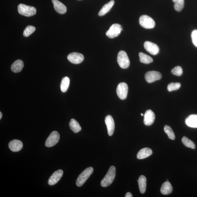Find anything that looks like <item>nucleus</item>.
Wrapping results in <instances>:
<instances>
[{
    "label": "nucleus",
    "mask_w": 197,
    "mask_h": 197,
    "mask_svg": "<svg viewBox=\"0 0 197 197\" xmlns=\"http://www.w3.org/2000/svg\"><path fill=\"white\" fill-rule=\"evenodd\" d=\"M141 116H143L144 115L142 113H141Z\"/></svg>",
    "instance_id": "obj_36"
},
{
    "label": "nucleus",
    "mask_w": 197,
    "mask_h": 197,
    "mask_svg": "<svg viewBox=\"0 0 197 197\" xmlns=\"http://www.w3.org/2000/svg\"><path fill=\"white\" fill-rule=\"evenodd\" d=\"M60 135L57 131L52 132L48 137L45 143V146L47 147H51L55 146L59 142Z\"/></svg>",
    "instance_id": "obj_7"
},
{
    "label": "nucleus",
    "mask_w": 197,
    "mask_h": 197,
    "mask_svg": "<svg viewBox=\"0 0 197 197\" xmlns=\"http://www.w3.org/2000/svg\"><path fill=\"white\" fill-rule=\"evenodd\" d=\"M192 41L194 45L197 47V30L193 31L191 34Z\"/></svg>",
    "instance_id": "obj_32"
},
{
    "label": "nucleus",
    "mask_w": 197,
    "mask_h": 197,
    "mask_svg": "<svg viewBox=\"0 0 197 197\" xmlns=\"http://www.w3.org/2000/svg\"><path fill=\"white\" fill-rule=\"evenodd\" d=\"M145 78L147 82L152 83L156 80H160L162 78V75L157 71H150L146 73Z\"/></svg>",
    "instance_id": "obj_9"
},
{
    "label": "nucleus",
    "mask_w": 197,
    "mask_h": 197,
    "mask_svg": "<svg viewBox=\"0 0 197 197\" xmlns=\"http://www.w3.org/2000/svg\"><path fill=\"white\" fill-rule=\"evenodd\" d=\"M55 10L60 14H64L67 12V7L58 0H52Z\"/></svg>",
    "instance_id": "obj_16"
},
{
    "label": "nucleus",
    "mask_w": 197,
    "mask_h": 197,
    "mask_svg": "<svg viewBox=\"0 0 197 197\" xmlns=\"http://www.w3.org/2000/svg\"><path fill=\"white\" fill-rule=\"evenodd\" d=\"M67 59L71 63L74 64H79L84 60V57L82 54L73 52L68 56Z\"/></svg>",
    "instance_id": "obj_10"
},
{
    "label": "nucleus",
    "mask_w": 197,
    "mask_h": 197,
    "mask_svg": "<svg viewBox=\"0 0 197 197\" xmlns=\"http://www.w3.org/2000/svg\"><path fill=\"white\" fill-rule=\"evenodd\" d=\"M125 197H132V195L130 192H127L125 195Z\"/></svg>",
    "instance_id": "obj_33"
},
{
    "label": "nucleus",
    "mask_w": 197,
    "mask_h": 197,
    "mask_svg": "<svg viewBox=\"0 0 197 197\" xmlns=\"http://www.w3.org/2000/svg\"><path fill=\"white\" fill-rule=\"evenodd\" d=\"M63 174V171L61 169H59L54 172L48 180V184L50 185H53L56 184L60 180Z\"/></svg>",
    "instance_id": "obj_13"
},
{
    "label": "nucleus",
    "mask_w": 197,
    "mask_h": 197,
    "mask_svg": "<svg viewBox=\"0 0 197 197\" xmlns=\"http://www.w3.org/2000/svg\"><path fill=\"white\" fill-rule=\"evenodd\" d=\"M18 12L20 14L26 17H31L35 15L36 9L34 7L23 4H20L18 7Z\"/></svg>",
    "instance_id": "obj_2"
},
{
    "label": "nucleus",
    "mask_w": 197,
    "mask_h": 197,
    "mask_svg": "<svg viewBox=\"0 0 197 197\" xmlns=\"http://www.w3.org/2000/svg\"><path fill=\"white\" fill-rule=\"evenodd\" d=\"M116 175V168L114 166H111L105 177L102 179L101 185L102 187H106L109 186L114 180Z\"/></svg>",
    "instance_id": "obj_1"
},
{
    "label": "nucleus",
    "mask_w": 197,
    "mask_h": 197,
    "mask_svg": "<svg viewBox=\"0 0 197 197\" xmlns=\"http://www.w3.org/2000/svg\"><path fill=\"white\" fill-rule=\"evenodd\" d=\"M174 6L175 10L177 11H180L184 7V0H176L175 2Z\"/></svg>",
    "instance_id": "obj_29"
},
{
    "label": "nucleus",
    "mask_w": 197,
    "mask_h": 197,
    "mask_svg": "<svg viewBox=\"0 0 197 197\" xmlns=\"http://www.w3.org/2000/svg\"><path fill=\"white\" fill-rule=\"evenodd\" d=\"M181 84L179 83H171L168 85L167 89L169 92L179 89L180 87Z\"/></svg>",
    "instance_id": "obj_30"
},
{
    "label": "nucleus",
    "mask_w": 197,
    "mask_h": 197,
    "mask_svg": "<svg viewBox=\"0 0 197 197\" xmlns=\"http://www.w3.org/2000/svg\"><path fill=\"white\" fill-rule=\"evenodd\" d=\"M171 73L173 75H176V76H180L183 73L182 69L180 66H178L172 69Z\"/></svg>",
    "instance_id": "obj_31"
},
{
    "label": "nucleus",
    "mask_w": 197,
    "mask_h": 197,
    "mask_svg": "<svg viewBox=\"0 0 197 197\" xmlns=\"http://www.w3.org/2000/svg\"><path fill=\"white\" fill-rule=\"evenodd\" d=\"M144 47L146 51L152 55H157L159 52V48L156 44L146 41L145 42Z\"/></svg>",
    "instance_id": "obj_12"
},
{
    "label": "nucleus",
    "mask_w": 197,
    "mask_h": 197,
    "mask_svg": "<svg viewBox=\"0 0 197 197\" xmlns=\"http://www.w3.org/2000/svg\"><path fill=\"white\" fill-rule=\"evenodd\" d=\"M93 168L91 167H88L84 170L79 175L76 181L77 186L80 187L82 186L87 180L90 177L93 172Z\"/></svg>",
    "instance_id": "obj_3"
},
{
    "label": "nucleus",
    "mask_w": 197,
    "mask_h": 197,
    "mask_svg": "<svg viewBox=\"0 0 197 197\" xmlns=\"http://www.w3.org/2000/svg\"><path fill=\"white\" fill-rule=\"evenodd\" d=\"M128 87L126 83H121L118 85L117 94L118 97L121 100L126 98L128 94Z\"/></svg>",
    "instance_id": "obj_8"
},
{
    "label": "nucleus",
    "mask_w": 197,
    "mask_h": 197,
    "mask_svg": "<svg viewBox=\"0 0 197 197\" xmlns=\"http://www.w3.org/2000/svg\"><path fill=\"white\" fill-rule=\"evenodd\" d=\"M2 114L1 112H0V119L2 118Z\"/></svg>",
    "instance_id": "obj_34"
},
{
    "label": "nucleus",
    "mask_w": 197,
    "mask_h": 197,
    "mask_svg": "<svg viewBox=\"0 0 197 197\" xmlns=\"http://www.w3.org/2000/svg\"><path fill=\"white\" fill-rule=\"evenodd\" d=\"M139 56L141 62L143 63L149 64L153 61V59L151 57L143 53H139Z\"/></svg>",
    "instance_id": "obj_24"
},
{
    "label": "nucleus",
    "mask_w": 197,
    "mask_h": 197,
    "mask_svg": "<svg viewBox=\"0 0 197 197\" xmlns=\"http://www.w3.org/2000/svg\"><path fill=\"white\" fill-rule=\"evenodd\" d=\"M70 83V79L68 77L63 78L61 80L60 84V88L61 91L65 92L67 91L69 88Z\"/></svg>",
    "instance_id": "obj_25"
},
{
    "label": "nucleus",
    "mask_w": 197,
    "mask_h": 197,
    "mask_svg": "<svg viewBox=\"0 0 197 197\" xmlns=\"http://www.w3.org/2000/svg\"><path fill=\"white\" fill-rule=\"evenodd\" d=\"M161 192L164 195H168L170 194L172 191V187L170 183L167 181L164 182L161 187Z\"/></svg>",
    "instance_id": "obj_21"
},
{
    "label": "nucleus",
    "mask_w": 197,
    "mask_h": 197,
    "mask_svg": "<svg viewBox=\"0 0 197 197\" xmlns=\"http://www.w3.org/2000/svg\"><path fill=\"white\" fill-rule=\"evenodd\" d=\"M115 2L113 0H111L109 2L106 4L104 5L102 8L100 10L99 12L98 13V15L99 16H102L107 13L111 9L113 6Z\"/></svg>",
    "instance_id": "obj_20"
},
{
    "label": "nucleus",
    "mask_w": 197,
    "mask_h": 197,
    "mask_svg": "<svg viewBox=\"0 0 197 197\" xmlns=\"http://www.w3.org/2000/svg\"><path fill=\"white\" fill-rule=\"evenodd\" d=\"M105 122L107 126L108 135L110 136H112L115 130V123L113 118L110 115L106 116Z\"/></svg>",
    "instance_id": "obj_11"
},
{
    "label": "nucleus",
    "mask_w": 197,
    "mask_h": 197,
    "mask_svg": "<svg viewBox=\"0 0 197 197\" xmlns=\"http://www.w3.org/2000/svg\"><path fill=\"white\" fill-rule=\"evenodd\" d=\"M176 1V0H172V1H173V2H175Z\"/></svg>",
    "instance_id": "obj_35"
},
{
    "label": "nucleus",
    "mask_w": 197,
    "mask_h": 197,
    "mask_svg": "<svg viewBox=\"0 0 197 197\" xmlns=\"http://www.w3.org/2000/svg\"><path fill=\"white\" fill-rule=\"evenodd\" d=\"M36 30L35 27L31 25H29L26 27L24 30L23 35L25 37H28L34 32Z\"/></svg>",
    "instance_id": "obj_28"
},
{
    "label": "nucleus",
    "mask_w": 197,
    "mask_h": 197,
    "mask_svg": "<svg viewBox=\"0 0 197 197\" xmlns=\"http://www.w3.org/2000/svg\"><path fill=\"white\" fill-rule=\"evenodd\" d=\"M117 62L120 67L123 69L127 68L130 64L128 56L126 53L123 51L119 52L117 56Z\"/></svg>",
    "instance_id": "obj_4"
},
{
    "label": "nucleus",
    "mask_w": 197,
    "mask_h": 197,
    "mask_svg": "<svg viewBox=\"0 0 197 197\" xmlns=\"http://www.w3.org/2000/svg\"><path fill=\"white\" fill-rule=\"evenodd\" d=\"M185 123L189 127L197 128V115L189 116L185 120Z\"/></svg>",
    "instance_id": "obj_19"
},
{
    "label": "nucleus",
    "mask_w": 197,
    "mask_h": 197,
    "mask_svg": "<svg viewBox=\"0 0 197 197\" xmlns=\"http://www.w3.org/2000/svg\"><path fill=\"white\" fill-rule=\"evenodd\" d=\"M182 142L185 146L189 148L194 149L195 148V145L194 142L190 140L186 137H183L182 138Z\"/></svg>",
    "instance_id": "obj_26"
},
{
    "label": "nucleus",
    "mask_w": 197,
    "mask_h": 197,
    "mask_svg": "<svg viewBox=\"0 0 197 197\" xmlns=\"http://www.w3.org/2000/svg\"><path fill=\"white\" fill-rule=\"evenodd\" d=\"M122 30V28L121 25L118 24H114L106 32V35L108 37L114 38L118 36Z\"/></svg>",
    "instance_id": "obj_6"
},
{
    "label": "nucleus",
    "mask_w": 197,
    "mask_h": 197,
    "mask_svg": "<svg viewBox=\"0 0 197 197\" xmlns=\"http://www.w3.org/2000/svg\"><path fill=\"white\" fill-rule=\"evenodd\" d=\"M69 126L71 130L75 133H78L82 130V128L79 123L74 119L71 120Z\"/></svg>",
    "instance_id": "obj_23"
},
{
    "label": "nucleus",
    "mask_w": 197,
    "mask_h": 197,
    "mask_svg": "<svg viewBox=\"0 0 197 197\" xmlns=\"http://www.w3.org/2000/svg\"><path fill=\"white\" fill-rule=\"evenodd\" d=\"M164 130L170 139L172 140H175V135L170 127L168 125L165 126L164 127Z\"/></svg>",
    "instance_id": "obj_27"
},
{
    "label": "nucleus",
    "mask_w": 197,
    "mask_h": 197,
    "mask_svg": "<svg viewBox=\"0 0 197 197\" xmlns=\"http://www.w3.org/2000/svg\"><path fill=\"white\" fill-rule=\"evenodd\" d=\"M137 181L140 192L141 194H144L146 190V177L144 175H141L139 177Z\"/></svg>",
    "instance_id": "obj_22"
},
{
    "label": "nucleus",
    "mask_w": 197,
    "mask_h": 197,
    "mask_svg": "<svg viewBox=\"0 0 197 197\" xmlns=\"http://www.w3.org/2000/svg\"><path fill=\"white\" fill-rule=\"evenodd\" d=\"M141 26L147 29L153 28L155 25L154 21L151 17L147 15H142L139 19Z\"/></svg>",
    "instance_id": "obj_5"
},
{
    "label": "nucleus",
    "mask_w": 197,
    "mask_h": 197,
    "mask_svg": "<svg viewBox=\"0 0 197 197\" xmlns=\"http://www.w3.org/2000/svg\"><path fill=\"white\" fill-rule=\"evenodd\" d=\"M144 117V122L146 126L152 125L155 120V114L153 111L150 110H147L145 112Z\"/></svg>",
    "instance_id": "obj_14"
},
{
    "label": "nucleus",
    "mask_w": 197,
    "mask_h": 197,
    "mask_svg": "<svg viewBox=\"0 0 197 197\" xmlns=\"http://www.w3.org/2000/svg\"><path fill=\"white\" fill-rule=\"evenodd\" d=\"M23 144L22 141L18 140H14L10 142L9 147L11 151L18 152L22 149Z\"/></svg>",
    "instance_id": "obj_15"
},
{
    "label": "nucleus",
    "mask_w": 197,
    "mask_h": 197,
    "mask_svg": "<svg viewBox=\"0 0 197 197\" xmlns=\"http://www.w3.org/2000/svg\"><path fill=\"white\" fill-rule=\"evenodd\" d=\"M152 150L149 148H145L142 149L137 154V158L138 159H143L152 155Z\"/></svg>",
    "instance_id": "obj_17"
},
{
    "label": "nucleus",
    "mask_w": 197,
    "mask_h": 197,
    "mask_svg": "<svg viewBox=\"0 0 197 197\" xmlns=\"http://www.w3.org/2000/svg\"><path fill=\"white\" fill-rule=\"evenodd\" d=\"M24 67V63L22 60H17L11 65V70L13 72L18 73L22 70Z\"/></svg>",
    "instance_id": "obj_18"
}]
</instances>
